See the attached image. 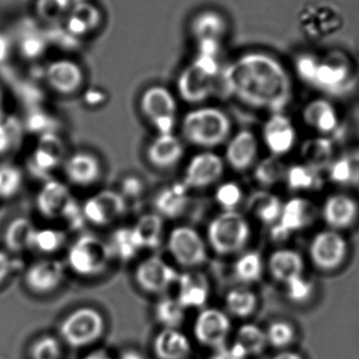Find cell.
Returning a JSON list of instances; mask_svg holds the SVG:
<instances>
[{"instance_id":"7bdbcfd3","label":"cell","mask_w":359,"mask_h":359,"mask_svg":"<svg viewBox=\"0 0 359 359\" xmlns=\"http://www.w3.org/2000/svg\"><path fill=\"white\" fill-rule=\"evenodd\" d=\"M329 176L337 184L359 182V156L343 157L335 160L329 166Z\"/></svg>"},{"instance_id":"c3c4849f","label":"cell","mask_w":359,"mask_h":359,"mask_svg":"<svg viewBox=\"0 0 359 359\" xmlns=\"http://www.w3.org/2000/svg\"><path fill=\"white\" fill-rule=\"evenodd\" d=\"M267 335L268 345L272 346L276 349H286L294 341L295 330L292 325L287 322L272 323L268 330Z\"/></svg>"},{"instance_id":"1f68e13d","label":"cell","mask_w":359,"mask_h":359,"mask_svg":"<svg viewBox=\"0 0 359 359\" xmlns=\"http://www.w3.org/2000/svg\"><path fill=\"white\" fill-rule=\"evenodd\" d=\"M284 203L275 194L268 191L254 192L249 198L247 208L265 225H275L282 213Z\"/></svg>"},{"instance_id":"7dc6e473","label":"cell","mask_w":359,"mask_h":359,"mask_svg":"<svg viewBox=\"0 0 359 359\" xmlns=\"http://www.w3.org/2000/svg\"><path fill=\"white\" fill-rule=\"evenodd\" d=\"M21 128L15 118L4 116L0 119V156L6 155L18 145Z\"/></svg>"},{"instance_id":"e0dca14e","label":"cell","mask_w":359,"mask_h":359,"mask_svg":"<svg viewBox=\"0 0 359 359\" xmlns=\"http://www.w3.org/2000/svg\"><path fill=\"white\" fill-rule=\"evenodd\" d=\"M65 143L55 133H44L30 156V170L36 176L46 177L65 162Z\"/></svg>"},{"instance_id":"8fae6325","label":"cell","mask_w":359,"mask_h":359,"mask_svg":"<svg viewBox=\"0 0 359 359\" xmlns=\"http://www.w3.org/2000/svg\"><path fill=\"white\" fill-rule=\"evenodd\" d=\"M309 255L318 269L334 271L341 268L347 259V241L337 230H322L312 238Z\"/></svg>"},{"instance_id":"3957f363","label":"cell","mask_w":359,"mask_h":359,"mask_svg":"<svg viewBox=\"0 0 359 359\" xmlns=\"http://www.w3.org/2000/svg\"><path fill=\"white\" fill-rule=\"evenodd\" d=\"M229 116L216 107H198L187 113L181 122V134L190 144L214 149L223 144L231 135Z\"/></svg>"},{"instance_id":"bcb514c9","label":"cell","mask_w":359,"mask_h":359,"mask_svg":"<svg viewBox=\"0 0 359 359\" xmlns=\"http://www.w3.org/2000/svg\"><path fill=\"white\" fill-rule=\"evenodd\" d=\"M23 174L18 166L0 163V198H11L20 191Z\"/></svg>"},{"instance_id":"cb8c5ba5","label":"cell","mask_w":359,"mask_h":359,"mask_svg":"<svg viewBox=\"0 0 359 359\" xmlns=\"http://www.w3.org/2000/svg\"><path fill=\"white\" fill-rule=\"evenodd\" d=\"M185 156V147L181 138L171 134H158L147 149L148 161L159 170L174 168Z\"/></svg>"},{"instance_id":"9c48e42d","label":"cell","mask_w":359,"mask_h":359,"mask_svg":"<svg viewBox=\"0 0 359 359\" xmlns=\"http://www.w3.org/2000/svg\"><path fill=\"white\" fill-rule=\"evenodd\" d=\"M139 107L158 134L173 133L176 126L178 107L174 94L168 88L150 86L141 95Z\"/></svg>"},{"instance_id":"816d5d0a","label":"cell","mask_w":359,"mask_h":359,"mask_svg":"<svg viewBox=\"0 0 359 359\" xmlns=\"http://www.w3.org/2000/svg\"><path fill=\"white\" fill-rule=\"evenodd\" d=\"M287 294L291 301L297 304L306 303L311 299L314 292L313 284L303 276L286 285Z\"/></svg>"},{"instance_id":"d6986e66","label":"cell","mask_w":359,"mask_h":359,"mask_svg":"<svg viewBox=\"0 0 359 359\" xmlns=\"http://www.w3.org/2000/svg\"><path fill=\"white\" fill-rule=\"evenodd\" d=\"M263 138L272 156L280 158L292 151L296 142V130L287 116L275 113L263 126Z\"/></svg>"},{"instance_id":"f546056e","label":"cell","mask_w":359,"mask_h":359,"mask_svg":"<svg viewBox=\"0 0 359 359\" xmlns=\"http://www.w3.org/2000/svg\"><path fill=\"white\" fill-rule=\"evenodd\" d=\"M303 119L310 128L320 134H330L339 126V116L332 103L325 99H316L303 109Z\"/></svg>"},{"instance_id":"4dcf8cb0","label":"cell","mask_w":359,"mask_h":359,"mask_svg":"<svg viewBox=\"0 0 359 359\" xmlns=\"http://www.w3.org/2000/svg\"><path fill=\"white\" fill-rule=\"evenodd\" d=\"M228 25L225 17L216 11H202L194 17L191 23V32L197 41L202 40H217L227 32Z\"/></svg>"},{"instance_id":"52a82bcc","label":"cell","mask_w":359,"mask_h":359,"mask_svg":"<svg viewBox=\"0 0 359 359\" xmlns=\"http://www.w3.org/2000/svg\"><path fill=\"white\" fill-rule=\"evenodd\" d=\"M36 207L46 219H63L71 226L80 225L84 219L70 188L57 180L44 182L36 196Z\"/></svg>"},{"instance_id":"30bf717a","label":"cell","mask_w":359,"mask_h":359,"mask_svg":"<svg viewBox=\"0 0 359 359\" xmlns=\"http://www.w3.org/2000/svg\"><path fill=\"white\" fill-rule=\"evenodd\" d=\"M167 246L174 261L185 268L198 267L208 259L206 242L189 226H178L171 230Z\"/></svg>"},{"instance_id":"44dd1931","label":"cell","mask_w":359,"mask_h":359,"mask_svg":"<svg viewBox=\"0 0 359 359\" xmlns=\"http://www.w3.org/2000/svg\"><path fill=\"white\" fill-rule=\"evenodd\" d=\"M63 172L70 183L79 187L94 185L103 175L100 160L89 151H77L63 162Z\"/></svg>"},{"instance_id":"9f6ffc18","label":"cell","mask_w":359,"mask_h":359,"mask_svg":"<svg viewBox=\"0 0 359 359\" xmlns=\"http://www.w3.org/2000/svg\"><path fill=\"white\" fill-rule=\"evenodd\" d=\"M124 189L120 194L124 196L126 200V196H135L141 194L143 187H141V181L138 179L129 178L124 180Z\"/></svg>"},{"instance_id":"5bb4252c","label":"cell","mask_w":359,"mask_h":359,"mask_svg":"<svg viewBox=\"0 0 359 359\" xmlns=\"http://www.w3.org/2000/svg\"><path fill=\"white\" fill-rule=\"evenodd\" d=\"M231 332L229 316L215 308L202 310L194 324V337L198 343L215 351L226 347V341Z\"/></svg>"},{"instance_id":"836d02e7","label":"cell","mask_w":359,"mask_h":359,"mask_svg":"<svg viewBox=\"0 0 359 359\" xmlns=\"http://www.w3.org/2000/svg\"><path fill=\"white\" fill-rule=\"evenodd\" d=\"M132 228L143 250L156 249L162 244L164 223V219L157 213L141 215Z\"/></svg>"},{"instance_id":"8992f818","label":"cell","mask_w":359,"mask_h":359,"mask_svg":"<svg viewBox=\"0 0 359 359\" xmlns=\"http://www.w3.org/2000/svg\"><path fill=\"white\" fill-rule=\"evenodd\" d=\"M113 255L109 243L98 236L84 234L70 246L67 263L70 269L84 278L100 276L109 267Z\"/></svg>"},{"instance_id":"9a60e30c","label":"cell","mask_w":359,"mask_h":359,"mask_svg":"<svg viewBox=\"0 0 359 359\" xmlns=\"http://www.w3.org/2000/svg\"><path fill=\"white\" fill-rule=\"evenodd\" d=\"M316 209L310 201L293 198L284 203L280 219L272 226L274 240L282 241L294 232L301 231L313 223Z\"/></svg>"},{"instance_id":"91938a15","label":"cell","mask_w":359,"mask_h":359,"mask_svg":"<svg viewBox=\"0 0 359 359\" xmlns=\"http://www.w3.org/2000/svg\"><path fill=\"white\" fill-rule=\"evenodd\" d=\"M118 359H145V358L135 350H126V351L122 352Z\"/></svg>"},{"instance_id":"6125c7cd","label":"cell","mask_w":359,"mask_h":359,"mask_svg":"<svg viewBox=\"0 0 359 359\" xmlns=\"http://www.w3.org/2000/svg\"><path fill=\"white\" fill-rule=\"evenodd\" d=\"M4 116H6V111H4V96L1 88H0V119H2Z\"/></svg>"},{"instance_id":"db71d44e","label":"cell","mask_w":359,"mask_h":359,"mask_svg":"<svg viewBox=\"0 0 359 359\" xmlns=\"http://www.w3.org/2000/svg\"><path fill=\"white\" fill-rule=\"evenodd\" d=\"M13 267L14 265L10 255L6 251L0 250V285L4 284L10 276Z\"/></svg>"},{"instance_id":"d6a6232c","label":"cell","mask_w":359,"mask_h":359,"mask_svg":"<svg viewBox=\"0 0 359 359\" xmlns=\"http://www.w3.org/2000/svg\"><path fill=\"white\" fill-rule=\"evenodd\" d=\"M37 228L27 217H16L8 226L4 234V242L8 250L19 253L31 250Z\"/></svg>"},{"instance_id":"ee69618b","label":"cell","mask_w":359,"mask_h":359,"mask_svg":"<svg viewBox=\"0 0 359 359\" xmlns=\"http://www.w3.org/2000/svg\"><path fill=\"white\" fill-rule=\"evenodd\" d=\"M286 172V168L280 158L272 156L257 164L254 170V177L263 186H273L285 180Z\"/></svg>"},{"instance_id":"74e56055","label":"cell","mask_w":359,"mask_h":359,"mask_svg":"<svg viewBox=\"0 0 359 359\" xmlns=\"http://www.w3.org/2000/svg\"><path fill=\"white\" fill-rule=\"evenodd\" d=\"M234 276L242 284L259 282L263 273V259L261 253L249 251L238 257L234 264Z\"/></svg>"},{"instance_id":"60d3db41","label":"cell","mask_w":359,"mask_h":359,"mask_svg":"<svg viewBox=\"0 0 359 359\" xmlns=\"http://www.w3.org/2000/svg\"><path fill=\"white\" fill-rule=\"evenodd\" d=\"M155 318L164 329H178L185 318V309L178 299L162 297L155 305Z\"/></svg>"},{"instance_id":"ba28073f","label":"cell","mask_w":359,"mask_h":359,"mask_svg":"<svg viewBox=\"0 0 359 359\" xmlns=\"http://www.w3.org/2000/svg\"><path fill=\"white\" fill-rule=\"evenodd\" d=\"M105 329V318L98 310L80 307L65 316L59 326V333L67 346L78 349L96 343Z\"/></svg>"},{"instance_id":"4fadbf2b","label":"cell","mask_w":359,"mask_h":359,"mask_svg":"<svg viewBox=\"0 0 359 359\" xmlns=\"http://www.w3.org/2000/svg\"><path fill=\"white\" fill-rule=\"evenodd\" d=\"M179 273L162 257H147L135 268L134 278L139 288L150 294H162L178 280Z\"/></svg>"},{"instance_id":"f1b7e54d","label":"cell","mask_w":359,"mask_h":359,"mask_svg":"<svg viewBox=\"0 0 359 359\" xmlns=\"http://www.w3.org/2000/svg\"><path fill=\"white\" fill-rule=\"evenodd\" d=\"M153 351L158 359H187L191 344L178 329H164L154 339Z\"/></svg>"},{"instance_id":"d590c367","label":"cell","mask_w":359,"mask_h":359,"mask_svg":"<svg viewBox=\"0 0 359 359\" xmlns=\"http://www.w3.org/2000/svg\"><path fill=\"white\" fill-rule=\"evenodd\" d=\"M234 345L248 356L259 355L268 345L267 335L263 329L254 324H246L238 329Z\"/></svg>"},{"instance_id":"8d00e7d4","label":"cell","mask_w":359,"mask_h":359,"mask_svg":"<svg viewBox=\"0 0 359 359\" xmlns=\"http://www.w3.org/2000/svg\"><path fill=\"white\" fill-rule=\"evenodd\" d=\"M259 305L256 294L250 289L240 287L230 290L226 295L228 311L238 318H247L254 313Z\"/></svg>"},{"instance_id":"f35d334b","label":"cell","mask_w":359,"mask_h":359,"mask_svg":"<svg viewBox=\"0 0 359 359\" xmlns=\"http://www.w3.org/2000/svg\"><path fill=\"white\" fill-rule=\"evenodd\" d=\"M333 147L326 138L308 140L303 147V158L307 165L320 170L332 163Z\"/></svg>"},{"instance_id":"5b68a950","label":"cell","mask_w":359,"mask_h":359,"mask_svg":"<svg viewBox=\"0 0 359 359\" xmlns=\"http://www.w3.org/2000/svg\"><path fill=\"white\" fill-rule=\"evenodd\" d=\"M251 227L244 215L237 211H223L212 219L207 230L211 248L219 255L240 252L248 245Z\"/></svg>"},{"instance_id":"ac0fdd59","label":"cell","mask_w":359,"mask_h":359,"mask_svg":"<svg viewBox=\"0 0 359 359\" xmlns=\"http://www.w3.org/2000/svg\"><path fill=\"white\" fill-rule=\"evenodd\" d=\"M65 278V267L53 259H39L32 264L25 273V284L31 292L48 294L60 287Z\"/></svg>"},{"instance_id":"681fc988","label":"cell","mask_w":359,"mask_h":359,"mask_svg":"<svg viewBox=\"0 0 359 359\" xmlns=\"http://www.w3.org/2000/svg\"><path fill=\"white\" fill-rule=\"evenodd\" d=\"M61 353L60 343L51 335L40 337L30 348L31 359H60Z\"/></svg>"},{"instance_id":"f6af8a7d","label":"cell","mask_w":359,"mask_h":359,"mask_svg":"<svg viewBox=\"0 0 359 359\" xmlns=\"http://www.w3.org/2000/svg\"><path fill=\"white\" fill-rule=\"evenodd\" d=\"M65 238L67 236L63 230L56 228H41L36 230L32 249L44 255H53L63 248Z\"/></svg>"},{"instance_id":"94428289","label":"cell","mask_w":359,"mask_h":359,"mask_svg":"<svg viewBox=\"0 0 359 359\" xmlns=\"http://www.w3.org/2000/svg\"><path fill=\"white\" fill-rule=\"evenodd\" d=\"M84 359H113L107 352L103 351V350H98V351L92 352L86 356Z\"/></svg>"},{"instance_id":"83f0119b","label":"cell","mask_w":359,"mask_h":359,"mask_svg":"<svg viewBox=\"0 0 359 359\" xmlns=\"http://www.w3.org/2000/svg\"><path fill=\"white\" fill-rule=\"evenodd\" d=\"M268 269L274 280L287 285L303 276L305 262L297 251L280 249L270 255Z\"/></svg>"},{"instance_id":"ffe728a7","label":"cell","mask_w":359,"mask_h":359,"mask_svg":"<svg viewBox=\"0 0 359 359\" xmlns=\"http://www.w3.org/2000/svg\"><path fill=\"white\" fill-rule=\"evenodd\" d=\"M46 80L57 94L65 96L75 94L84 84V69L71 59H58L46 67Z\"/></svg>"},{"instance_id":"484cf974","label":"cell","mask_w":359,"mask_h":359,"mask_svg":"<svg viewBox=\"0 0 359 359\" xmlns=\"http://www.w3.org/2000/svg\"><path fill=\"white\" fill-rule=\"evenodd\" d=\"M176 284L178 287L176 299L185 309L202 308L206 305L210 287L208 278L202 272L187 271L179 274Z\"/></svg>"},{"instance_id":"4316f807","label":"cell","mask_w":359,"mask_h":359,"mask_svg":"<svg viewBox=\"0 0 359 359\" xmlns=\"http://www.w3.org/2000/svg\"><path fill=\"white\" fill-rule=\"evenodd\" d=\"M190 189L183 182H176L162 188L154 198L156 213L162 219H177L187 210Z\"/></svg>"},{"instance_id":"b9f144b4","label":"cell","mask_w":359,"mask_h":359,"mask_svg":"<svg viewBox=\"0 0 359 359\" xmlns=\"http://www.w3.org/2000/svg\"><path fill=\"white\" fill-rule=\"evenodd\" d=\"M72 6L70 0H37L35 11L40 20L55 27L65 22Z\"/></svg>"},{"instance_id":"2e32d148","label":"cell","mask_w":359,"mask_h":359,"mask_svg":"<svg viewBox=\"0 0 359 359\" xmlns=\"http://www.w3.org/2000/svg\"><path fill=\"white\" fill-rule=\"evenodd\" d=\"M225 172L223 158L212 151H204L194 156L183 175V184L189 189H204L219 181Z\"/></svg>"},{"instance_id":"7c38bea8","label":"cell","mask_w":359,"mask_h":359,"mask_svg":"<svg viewBox=\"0 0 359 359\" xmlns=\"http://www.w3.org/2000/svg\"><path fill=\"white\" fill-rule=\"evenodd\" d=\"M128 204L119 191L100 190L91 196L81 207L84 219L99 227L112 225L126 215Z\"/></svg>"},{"instance_id":"7402d4cb","label":"cell","mask_w":359,"mask_h":359,"mask_svg":"<svg viewBox=\"0 0 359 359\" xmlns=\"http://www.w3.org/2000/svg\"><path fill=\"white\" fill-rule=\"evenodd\" d=\"M322 215L331 229L343 230L358 221L359 207L352 196L345 194H331L322 205Z\"/></svg>"},{"instance_id":"e575fe53","label":"cell","mask_w":359,"mask_h":359,"mask_svg":"<svg viewBox=\"0 0 359 359\" xmlns=\"http://www.w3.org/2000/svg\"><path fill=\"white\" fill-rule=\"evenodd\" d=\"M107 243L113 257L120 261H131L143 251L133 231L132 226H126V227L116 229Z\"/></svg>"},{"instance_id":"7a4b0ae2","label":"cell","mask_w":359,"mask_h":359,"mask_svg":"<svg viewBox=\"0 0 359 359\" xmlns=\"http://www.w3.org/2000/svg\"><path fill=\"white\" fill-rule=\"evenodd\" d=\"M295 67L303 82L333 96L347 94L355 84L351 65L339 55L320 58L313 54H301Z\"/></svg>"},{"instance_id":"680465c9","label":"cell","mask_w":359,"mask_h":359,"mask_svg":"<svg viewBox=\"0 0 359 359\" xmlns=\"http://www.w3.org/2000/svg\"><path fill=\"white\" fill-rule=\"evenodd\" d=\"M272 359H303V356L299 355L296 352L284 351L278 353Z\"/></svg>"},{"instance_id":"f907efd6","label":"cell","mask_w":359,"mask_h":359,"mask_svg":"<svg viewBox=\"0 0 359 359\" xmlns=\"http://www.w3.org/2000/svg\"><path fill=\"white\" fill-rule=\"evenodd\" d=\"M215 200L223 210H236V207L242 203V188L234 182L221 184L215 192Z\"/></svg>"},{"instance_id":"11a10c76","label":"cell","mask_w":359,"mask_h":359,"mask_svg":"<svg viewBox=\"0 0 359 359\" xmlns=\"http://www.w3.org/2000/svg\"><path fill=\"white\" fill-rule=\"evenodd\" d=\"M247 356L242 353L240 348L235 345L232 346L230 349L223 347L221 349L216 350V353L212 359H246Z\"/></svg>"},{"instance_id":"6f0895ef","label":"cell","mask_w":359,"mask_h":359,"mask_svg":"<svg viewBox=\"0 0 359 359\" xmlns=\"http://www.w3.org/2000/svg\"><path fill=\"white\" fill-rule=\"evenodd\" d=\"M11 52V42L4 34H0V63L8 59Z\"/></svg>"},{"instance_id":"603a6c76","label":"cell","mask_w":359,"mask_h":359,"mask_svg":"<svg viewBox=\"0 0 359 359\" xmlns=\"http://www.w3.org/2000/svg\"><path fill=\"white\" fill-rule=\"evenodd\" d=\"M259 144L256 137L250 130H240L234 135L227 144L225 159L230 168L236 172L250 170L257 159Z\"/></svg>"},{"instance_id":"f5cc1de1","label":"cell","mask_w":359,"mask_h":359,"mask_svg":"<svg viewBox=\"0 0 359 359\" xmlns=\"http://www.w3.org/2000/svg\"><path fill=\"white\" fill-rule=\"evenodd\" d=\"M44 46H46V40L44 39L42 36H38L36 34L27 36L20 43L22 54L27 58L39 57L46 48Z\"/></svg>"},{"instance_id":"d4e9b609","label":"cell","mask_w":359,"mask_h":359,"mask_svg":"<svg viewBox=\"0 0 359 359\" xmlns=\"http://www.w3.org/2000/svg\"><path fill=\"white\" fill-rule=\"evenodd\" d=\"M101 21L103 15L98 6L86 0L72 6L63 27L76 38H82L94 33Z\"/></svg>"},{"instance_id":"ab89813d","label":"cell","mask_w":359,"mask_h":359,"mask_svg":"<svg viewBox=\"0 0 359 359\" xmlns=\"http://www.w3.org/2000/svg\"><path fill=\"white\" fill-rule=\"evenodd\" d=\"M285 180L292 190H316L322 183L320 170L307 164L293 165L287 170Z\"/></svg>"},{"instance_id":"6da1fadb","label":"cell","mask_w":359,"mask_h":359,"mask_svg":"<svg viewBox=\"0 0 359 359\" xmlns=\"http://www.w3.org/2000/svg\"><path fill=\"white\" fill-rule=\"evenodd\" d=\"M221 88L249 107L282 113L292 99L290 75L280 60L263 52H250L221 69Z\"/></svg>"},{"instance_id":"277c9868","label":"cell","mask_w":359,"mask_h":359,"mask_svg":"<svg viewBox=\"0 0 359 359\" xmlns=\"http://www.w3.org/2000/svg\"><path fill=\"white\" fill-rule=\"evenodd\" d=\"M221 69L218 57L197 54L192 65L179 76L177 88L183 100L200 104L210 98L216 90Z\"/></svg>"},{"instance_id":"be15d7a7","label":"cell","mask_w":359,"mask_h":359,"mask_svg":"<svg viewBox=\"0 0 359 359\" xmlns=\"http://www.w3.org/2000/svg\"><path fill=\"white\" fill-rule=\"evenodd\" d=\"M70 1L72 2V4H78V2L86 1V0H70Z\"/></svg>"}]
</instances>
